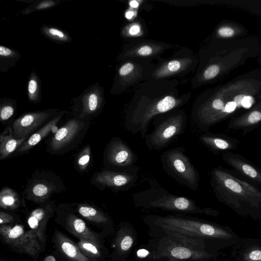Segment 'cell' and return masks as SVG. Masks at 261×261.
Instances as JSON below:
<instances>
[{
  "label": "cell",
  "mask_w": 261,
  "mask_h": 261,
  "mask_svg": "<svg viewBox=\"0 0 261 261\" xmlns=\"http://www.w3.org/2000/svg\"><path fill=\"white\" fill-rule=\"evenodd\" d=\"M177 79H149L139 85L125 111L124 126L127 132L139 133L144 138L153 118L187 104L191 92L181 91Z\"/></svg>",
  "instance_id": "obj_1"
},
{
  "label": "cell",
  "mask_w": 261,
  "mask_h": 261,
  "mask_svg": "<svg viewBox=\"0 0 261 261\" xmlns=\"http://www.w3.org/2000/svg\"><path fill=\"white\" fill-rule=\"evenodd\" d=\"M210 184L220 202L240 212H261V188L233 170L213 168Z\"/></svg>",
  "instance_id": "obj_2"
},
{
  "label": "cell",
  "mask_w": 261,
  "mask_h": 261,
  "mask_svg": "<svg viewBox=\"0 0 261 261\" xmlns=\"http://www.w3.org/2000/svg\"><path fill=\"white\" fill-rule=\"evenodd\" d=\"M154 261L208 259L214 255L206 250L205 240L160 227L148 225Z\"/></svg>",
  "instance_id": "obj_3"
},
{
  "label": "cell",
  "mask_w": 261,
  "mask_h": 261,
  "mask_svg": "<svg viewBox=\"0 0 261 261\" xmlns=\"http://www.w3.org/2000/svg\"><path fill=\"white\" fill-rule=\"evenodd\" d=\"M133 201L137 207L159 208L181 214L215 215L211 208H201L186 197L170 193L162 187H151L133 194Z\"/></svg>",
  "instance_id": "obj_4"
},
{
  "label": "cell",
  "mask_w": 261,
  "mask_h": 261,
  "mask_svg": "<svg viewBox=\"0 0 261 261\" xmlns=\"http://www.w3.org/2000/svg\"><path fill=\"white\" fill-rule=\"evenodd\" d=\"M143 221L147 225H152L169 229L189 236L206 239H226L231 235L222 228L203 220L177 214L160 216L149 214Z\"/></svg>",
  "instance_id": "obj_5"
},
{
  "label": "cell",
  "mask_w": 261,
  "mask_h": 261,
  "mask_svg": "<svg viewBox=\"0 0 261 261\" xmlns=\"http://www.w3.org/2000/svg\"><path fill=\"white\" fill-rule=\"evenodd\" d=\"M154 129L144 137L148 149L161 150L182 134L187 126V115L180 109L171 111L155 118Z\"/></svg>",
  "instance_id": "obj_6"
},
{
  "label": "cell",
  "mask_w": 261,
  "mask_h": 261,
  "mask_svg": "<svg viewBox=\"0 0 261 261\" xmlns=\"http://www.w3.org/2000/svg\"><path fill=\"white\" fill-rule=\"evenodd\" d=\"M112 88L113 93L120 94L149 80L157 67L153 60L129 58L121 61Z\"/></svg>",
  "instance_id": "obj_7"
},
{
  "label": "cell",
  "mask_w": 261,
  "mask_h": 261,
  "mask_svg": "<svg viewBox=\"0 0 261 261\" xmlns=\"http://www.w3.org/2000/svg\"><path fill=\"white\" fill-rule=\"evenodd\" d=\"M183 147H175L164 152L160 156L164 170L176 181L196 191L199 185L197 170L185 153Z\"/></svg>",
  "instance_id": "obj_8"
},
{
  "label": "cell",
  "mask_w": 261,
  "mask_h": 261,
  "mask_svg": "<svg viewBox=\"0 0 261 261\" xmlns=\"http://www.w3.org/2000/svg\"><path fill=\"white\" fill-rule=\"evenodd\" d=\"M157 67L150 79L153 80L176 79L195 72L198 58L193 50L180 47L168 58L156 59Z\"/></svg>",
  "instance_id": "obj_9"
},
{
  "label": "cell",
  "mask_w": 261,
  "mask_h": 261,
  "mask_svg": "<svg viewBox=\"0 0 261 261\" xmlns=\"http://www.w3.org/2000/svg\"><path fill=\"white\" fill-rule=\"evenodd\" d=\"M180 47L161 41L139 38L124 45L117 59L119 61L134 58L156 59L166 51Z\"/></svg>",
  "instance_id": "obj_10"
},
{
  "label": "cell",
  "mask_w": 261,
  "mask_h": 261,
  "mask_svg": "<svg viewBox=\"0 0 261 261\" xmlns=\"http://www.w3.org/2000/svg\"><path fill=\"white\" fill-rule=\"evenodd\" d=\"M138 233L134 225L121 222L114 241L112 257L116 261H126L137 241Z\"/></svg>",
  "instance_id": "obj_11"
},
{
  "label": "cell",
  "mask_w": 261,
  "mask_h": 261,
  "mask_svg": "<svg viewBox=\"0 0 261 261\" xmlns=\"http://www.w3.org/2000/svg\"><path fill=\"white\" fill-rule=\"evenodd\" d=\"M138 171L135 165L120 171L104 170L97 174L95 180L102 186L128 190L137 181Z\"/></svg>",
  "instance_id": "obj_12"
},
{
  "label": "cell",
  "mask_w": 261,
  "mask_h": 261,
  "mask_svg": "<svg viewBox=\"0 0 261 261\" xmlns=\"http://www.w3.org/2000/svg\"><path fill=\"white\" fill-rule=\"evenodd\" d=\"M107 160L111 166L126 169L134 166L137 156L123 140L115 138L111 140L107 151Z\"/></svg>",
  "instance_id": "obj_13"
},
{
  "label": "cell",
  "mask_w": 261,
  "mask_h": 261,
  "mask_svg": "<svg viewBox=\"0 0 261 261\" xmlns=\"http://www.w3.org/2000/svg\"><path fill=\"white\" fill-rule=\"evenodd\" d=\"M223 161L240 175L261 188V169L241 155L231 151L222 154Z\"/></svg>",
  "instance_id": "obj_14"
},
{
  "label": "cell",
  "mask_w": 261,
  "mask_h": 261,
  "mask_svg": "<svg viewBox=\"0 0 261 261\" xmlns=\"http://www.w3.org/2000/svg\"><path fill=\"white\" fill-rule=\"evenodd\" d=\"M48 116L47 113L37 112L29 113L18 118L12 124L13 137L16 139L27 137L41 125Z\"/></svg>",
  "instance_id": "obj_15"
},
{
  "label": "cell",
  "mask_w": 261,
  "mask_h": 261,
  "mask_svg": "<svg viewBox=\"0 0 261 261\" xmlns=\"http://www.w3.org/2000/svg\"><path fill=\"white\" fill-rule=\"evenodd\" d=\"M83 124L73 119L59 128L53 137L50 146L54 150H59L66 147L75 138L82 130Z\"/></svg>",
  "instance_id": "obj_16"
},
{
  "label": "cell",
  "mask_w": 261,
  "mask_h": 261,
  "mask_svg": "<svg viewBox=\"0 0 261 261\" xmlns=\"http://www.w3.org/2000/svg\"><path fill=\"white\" fill-rule=\"evenodd\" d=\"M199 140L213 152H229L236 149L240 144L237 139L222 134L207 133L201 135Z\"/></svg>",
  "instance_id": "obj_17"
},
{
  "label": "cell",
  "mask_w": 261,
  "mask_h": 261,
  "mask_svg": "<svg viewBox=\"0 0 261 261\" xmlns=\"http://www.w3.org/2000/svg\"><path fill=\"white\" fill-rule=\"evenodd\" d=\"M10 128L2 133L0 137V159L3 160L8 157L20 146L27 137L16 139L12 135Z\"/></svg>",
  "instance_id": "obj_18"
},
{
  "label": "cell",
  "mask_w": 261,
  "mask_h": 261,
  "mask_svg": "<svg viewBox=\"0 0 261 261\" xmlns=\"http://www.w3.org/2000/svg\"><path fill=\"white\" fill-rule=\"evenodd\" d=\"M148 34L146 23L141 17H137L124 25L120 31V35L123 38L133 39L144 38Z\"/></svg>",
  "instance_id": "obj_19"
},
{
  "label": "cell",
  "mask_w": 261,
  "mask_h": 261,
  "mask_svg": "<svg viewBox=\"0 0 261 261\" xmlns=\"http://www.w3.org/2000/svg\"><path fill=\"white\" fill-rule=\"evenodd\" d=\"M61 118L59 116L48 122L37 132L33 134L29 139L24 142L22 145L18 150V152H22L30 149L37 145L43 138L46 136L50 130L56 126Z\"/></svg>",
  "instance_id": "obj_20"
},
{
  "label": "cell",
  "mask_w": 261,
  "mask_h": 261,
  "mask_svg": "<svg viewBox=\"0 0 261 261\" xmlns=\"http://www.w3.org/2000/svg\"><path fill=\"white\" fill-rule=\"evenodd\" d=\"M69 225L72 231L83 239L90 241L98 246L100 243L99 238L95 236L87 227L85 223L82 219L74 216L69 217Z\"/></svg>",
  "instance_id": "obj_21"
},
{
  "label": "cell",
  "mask_w": 261,
  "mask_h": 261,
  "mask_svg": "<svg viewBox=\"0 0 261 261\" xmlns=\"http://www.w3.org/2000/svg\"><path fill=\"white\" fill-rule=\"evenodd\" d=\"M59 244L62 251L73 261H89L74 244L63 236L59 237Z\"/></svg>",
  "instance_id": "obj_22"
},
{
  "label": "cell",
  "mask_w": 261,
  "mask_h": 261,
  "mask_svg": "<svg viewBox=\"0 0 261 261\" xmlns=\"http://www.w3.org/2000/svg\"><path fill=\"white\" fill-rule=\"evenodd\" d=\"M79 213L84 217L96 222L108 223L110 221L104 214L91 206L82 205L79 208Z\"/></svg>",
  "instance_id": "obj_23"
},
{
  "label": "cell",
  "mask_w": 261,
  "mask_h": 261,
  "mask_svg": "<svg viewBox=\"0 0 261 261\" xmlns=\"http://www.w3.org/2000/svg\"><path fill=\"white\" fill-rule=\"evenodd\" d=\"M135 255L138 261H154V251L148 243L139 246L135 251Z\"/></svg>",
  "instance_id": "obj_24"
},
{
  "label": "cell",
  "mask_w": 261,
  "mask_h": 261,
  "mask_svg": "<svg viewBox=\"0 0 261 261\" xmlns=\"http://www.w3.org/2000/svg\"><path fill=\"white\" fill-rule=\"evenodd\" d=\"M99 97L97 93H90L84 100V112L87 113L95 112L99 107Z\"/></svg>",
  "instance_id": "obj_25"
},
{
  "label": "cell",
  "mask_w": 261,
  "mask_h": 261,
  "mask_svg": "<svg viewBox=\"0 0 261 261\" xmlns=\"http://www.w3.org/2000/svg\"><path fill=\"white\" fill-rule=\"evenodd\" d=\"M45 215L46 211L43 208H39L34 210L28 220L30 227L33 229H37Z\"/></svg>",
  "instance_id": "obj_26"
},
{
  "label": "cell",
  "mask_w": 261,
  "mask_h": 261,
  "mask_svg": "<svg viewBox=\"0 0 261 261\" xmlns=\"http://www.w3.org/2000/svg\"><path fill=\"white\" fill-rule=\"evenodd\" d=\"M0 198L2 206H12L16 202V194L10 189H5L1 193Z\"/></svg>",
  "instance_id": "obj_27"
},
{
  "label": "cell",
  "mask_w": 261,
  "mask_h": 261,
  "mask_svg": "<svg viewBox=\"0 0 261 261\" xmlns=\"http://www.w3.org/2000/svg\"><path fill=\"white\" fill-rule=\"evenodd\" d=\"M78 245L81 250L91 256L98 257L101 255L98 246H95L90 241L83 239L79 243Z\"/></svg>",
  "instance_id": "obj_28"
},
{
  "label": "cell",
  "mask_w": 261,
  "mask_h": 261,
  "mask_svg": "<svg viewBox=\"0 0 261 261\" xmlns=\"http://www.w3.org/2000/svg\"><path fill=\"white\" fill-rule=\"evenodd\" d=\"M3 233L8 241H16L24 234V231L23 227L18 225L10 228H8L7 229L4 228Z\"/></svg>",
  "instance_id": "obj_29"
},
{
  "label": "cell",
  "mask_w": 261,
  "mask_h": 261,
  "mask_svg": "<svg viewBox=\"0 0 261 261\" xmlns=\"http://www.w3.org/2000/svg\"><path fill=\"white\" fill-rule=\"evenodd\" d=\"M51 188L43 183H37L31 189L33 196L37 198H44L47 196L51 191Z\"/></svg>",
  "instance_id": "obj_30"
},
{
  "label": "cell",
  "mask_w": 261,
  "mask_h": 261,
  "mask_svg": "<svg viewBox=\"0 0 261 261\" xmlns=\"http://www.w3.org/2000/svg\"><path fill=\"white\" fill-rule=\"evenodd\" d=\"M128 8L137 10H142L149 11L153 9V6L148 2L142 0H132L127 1Z\"/></svg>",
  "instance_id": "obj_31"
},
{
  "label": "cell",
  "mask_w": 261,
  "mask_h": 261,
  "mask_svg": "<svg viewBox=\"0 0 261 261\" xmlns=\"http://www.w3.org/2000/svg\"><path fill=\"white\" fill-rule=\"evenodd\" d=\"M90 159V149L85 148L80 154L78 159L77 164L81 170L85 169L89 164Z\"/></svg>",
  "instance_id": "obj_32"
},
{
  "label": "cell",
  "mask_w": 261,
  "mask_h": 261,
  "mask_svg": "<svg viewBox=\"0 0 261 261\" xmlns=\"http://www.w3.org/2000/svg\"><path fill=\"white\" fill-rule=\"evenodd\" d=\"M45 33L48 36L59 40L65 41L68 39V37L63 32L56 28H46Z\"/></svg>",
  "instance_id": "obj_33"
},
{
  "label": "cell",
  "mask_w": 261,
  "mask_h": 261,
  "mask_svg": "<svg viewBox=\"0 0 261 261\" xmlns=\"http://www.w3.org/2000/svg\"><path fill=\"white\" fill-rule=\"evenodd\" d=\"M28 89L29 98L31 100H34L38 90L37 82L34 78H31L29 81Z\"/></svg>",
  "instance_id": "obj_34"
},
{
  "label": "cell",
  "mask_w": 261,
  "mask_h": 261,
  "mask_svg": "<svg viewBox=\"0 0 261 261\" xmlns=\"http://www.w3.org/2000/svg\"><path fill=\"white\" fill-rule=\"evenodd\" d=\"M14 113V109L10 106L3 107L1 110L0 117L3 121L9 119Z\"/></svg>",
  "instance_id": "obj_35"
},
{
  "label": "cell",
  "mask_w": 261,
  "mask_h": 261,
  "mask_svg": "<svg viewBox=\"0 0 261 261\" xmlns=\"http://www.w3.org/2000/svg\"><path fill=\"white\" fill-rule=\"evenodd\" d=\"M138 10L128 7L124 12V17L128 21L130 22L138 17Z\"/></svg>",
  "instance_id": "obj_36"
},
{
  "label": "cell",
  "mask_w": 261,
  "mask_h": 261,
  "mask_svg": "<svg viewBox=\"0 0 261 261\" xmlns=\"http://www.w3.org/2000/svg\"><path fill=\"white\" fill-rule=\"evenodd\" d=\"M218 34L221 37H229L233 35L234 31L231 28L224 27L218 30Z\"/></svg>",
  "instance_id": "obj_37"
},
{
  "label": "cell",
  "mask_w": 261,
  "mask_h": 261,
  "mask_svg": "<svg viewBox=\"0 0 261 261\" xmlns=\"http://www.w3.org/2000/svg\"><path fill=\"white\" fill-rule=\"evenodd\" d=\"M254 103V98L251 96H245L242 102V106L245 109L250 108Z\"/></svg>",
  "instance_id": "obj_38"
},
{
  "label": "cell",
  "mask_w": 261,
  "mask_h": 261,
  "mask_svg": "<svg viewBox=\"0 0 261 261\" xmlns=\"http://www.w3.org/2000/svg\"><path fill=\"white\" fill-rule=\"evenodd\" d=\"M238 108L234 101H229L225 106V115L233 113Z\"/></svg>",
  "instance_id": "obj_39"
},
{
  "label": "cell",
  "mask_w": 261,
  "mask_h": 261,
  "mask_svg": "<svg viewBox=\"0 0 261 261\" xmlns=\"http://www.w3.org/2000/svg\"><path fill=\"white\" fill-rule=\"evenodd\" d=\"M248 258L251 261H260L261 251L259 250H255L252 251L249 254Z\"/></svg>",
  "instance_id": "obj_40"
},
{
  "label": "cell",
  "mask_w": 261,
  "mask_h": 261,
  "mask_svg": "<svg viewBox=\"0 0 261 261\" xmlns=\"http://www.w3.org/2000/svg\"><path fill=\"white\" fill-rule=\"evenodd\" d=\"M55 4V2L51 1H45L40 3L36 7L37 9H43L49 8Z\"/></svg>",
  "instance_id": "obj_41"
},
{
  "label": "cell",
  "mask_w": 261,
  "mask_h": 261,
  "mask_svg": "<svg viewBox=\"0 0 261 261\" xmlns=\"http://www.w3.org/2000/svg\"><path fill=\"white\" fill-rule=\"evenodd\" d=\"M13 54V51L9 48L1 46H0V55L2 57H8Z\"/></svg>",
  "instance_id": "obj_42"
},
{
  "label": "cell",
  "mask_w": 261,
  "mask_h": 261,
  "mask_svg": "<svg viewBox=\"0 0 261 261\" xmlns=\"http://www.w3.org/2000/svg\"><path fill=\"white\" fill-rule=\"evenodd\" d=\"M1 219H0V223L1 224H3L4 223H6L7 222H9L11 221L12 218V217L7 214L4 213L3 212L1 213Z\"/></svg>",
  "instance_id": "obj_43"
},
{
  "label": "cell",
  "mask_w": 261,
  "mask_h": 261,
  "mask_svg": "<svg viewBox=\"0 0 261 261\" xmlns=\"http://www.w3.org/2000/svg\"><path fill=\"white\" fill-rule=\"evenodd\" d=\"M244 97L245 95H239L234 97V101L235 102L238 108L242 107V102Z\"/></svg>",
  "instance_id": "obj_44"
},
{
  "label": "cell",
  "mask_w": 261,
  "mask_h": 261,
  "mask_svg": "<svg viewBox=\"0 0 261 261\" xmlns=\"http://www.w3.org/2000/svg\"><path fill=\"white\" fill-rule=\"evenodd\" d=\"M43 261H56V259L54 256L49 255L46 257Z\"/></svg>",
  "instance_id": "obj_45"
},
{
  "label": "cell",
  "mask_w": 261,
  "mask_h": 261,
  "mask_svg": "<svg viewBox=\"0 0 261 261\" xmlns=\"http://www.w3.org/2000/svg\"><path fill=\"white\" fill-rule=\"evenodd\" d=\"M164 261H206V259H185V260H166Z\"/></svg>",
  "instance_id": "obj_46"
}]
</instances>
